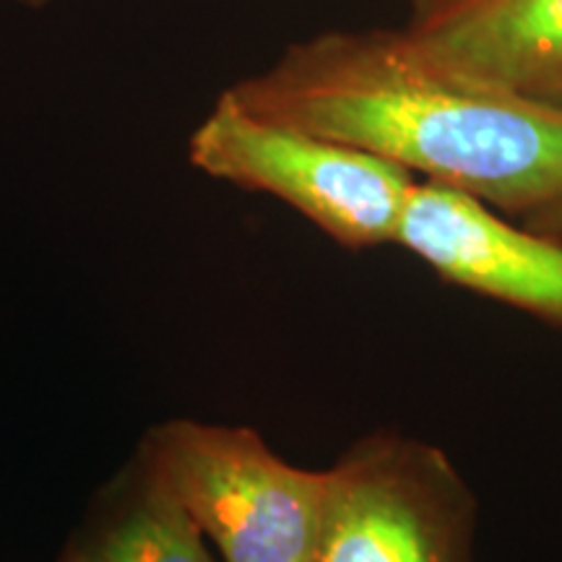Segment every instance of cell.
Instances as JSON below:
<instances>
[{
    "label": "cell",
    "mask_w": 562,
    "mask_h": 562,
    "mask_svg": "<svg viewBox=\"0 0 562 562\" xmlns=\"http://www.w3.org/2000/svg\"><path fill=\"white\" fill-rule=\"evenodd\" d=\"M138 453L222 562H313L326 469L294 467L250 427L195 419L154 425Z\"/></svg>",
    "instance_id": "obj_2"
},
{
    "label": "cell",
    "mask_w": 562,
    "mask_h": 562,
    "mask_svg": "<svg viewBox=\"0 0 562 562\" xmlns=\"http://www.w3.org/2000/svg\"><path fill=\"white\" fill-rule=\"evenodd\" d=\"M191 161L209 178L269 193L349 250L396 240L414 178L341 140L271 121L232 94L191 136Z\"/></svg>",
    "instance_id": "obj_3"
},
{
    "label": "cell",
    "mask_w": 562,
    "mask_h": 562,
    "mask_svg": "<svg viewBox=\"0 0 562 562\" xmlns=\"http://www.w3.org/2000/svg\"><path fill=\"white\" fill-rule=\"evenodd\" d=\"M476 497L432 442L357 440L326 469L313 562H474Z\"/></svg>",
    "instance_id": "obj_4"
},
{
    "label": "cell",
    "mask_w": 562,
    "mask_h": 562,
    "mask_svg": "<svg viewBox=\"0 0 562 562\" xmlns=\"http://www.w3.org/2000/svg\"><path fill=\"white\" fill-rule=\"evenodd\" d=\"M19 3H24V5H45L47 0H19Z\"/></svg>",
    "instance_id": "obj_10"
},
{
    "label": "cell",
    "mask_w": 562,
    "mask_h": 562,
    "mask_svg": "<svg viewBox=\"0 0 562 562\" xmlns=\"http://www.w3.org/2000/svg\"><path fill=\"white\" fill-rule=\"evenodd\" d=\"M402 245L448 284L497 300L562 331V240L505 222L487 203L414 182L396 229Z\"/></svg>",
    "instance_id": "obj_5"
},
{
    "label": "cell",
    "mask_w": 562,
    "mask_h": 562,
    "mask_svg": "<svg viewBox=\"0 0 562 562\" xmlns=\"http://www.w3.org/2000/svg\"><path fill=\"white\" fill-rule=\"evenodd\" d=\"M232 94L518 220L562 199V112L430 58L406 32L300 42Z\"/></svg>",
    "instance_id": "obj_1"
},
{
    "label": "cell",
    "mask_w": 562,
    "mask_h": 562,
    "mask_svg": "<svg viewBox=\"0 0 562 562\" xmlns=\"http://www.w3.org/2000/svg\"><path fill=\"white\" fill-rule=\"evenodd\" d=\"M521 222H524L521 227H526V229L562 240V199L547 203V206L529 211V214L521 216Z\"/></svg>",
    "instance_id": "obj_8"
},
{
    "label": "cell",
    "mask_w": 562,
    "mask_h": 562,
    "mask_svg": "<svg viewBox=\"0 0 562 562\" xmlns=\"http://www.w3.org/2000/svg\"><path fill=\"white\" fill-rule=\"evenodd\" d=\"M463 3H469V0H412V9H414L412 24H425V21L446 16V13L456 11Z\"/></svg>",
    "instance_id": "obj_9"
},
{
    "label": "cell",
    "mask_w": 562,
    "mask_h": 562,
    "mask_svg": "<svg viewBox=\"0 0 562 562\" xmlns=\"http://www.w3.org/2000/svg\"><path fill=\"white\" fill-rule=\"evenodd\" d=\"M58 562H216L178 495L136 451L63 547Z\"/></svg>",
    "instance_id": "obj_7"
},
{
    "label": "cell",
    "mask_w": 562,
    "mask_h": 562,
    "mask_svg": "<svg viewBox=\"0 0 562 562\" xmlns=\"http://www.w3.org/2000/svg\"><path fill=\"white\" fill-rule=\"evenodd\" d=\"M406 34L430 58L562 112V0H469Z\"/></svg>",
    "instance_id": "obj_6"
}]
</instances>
